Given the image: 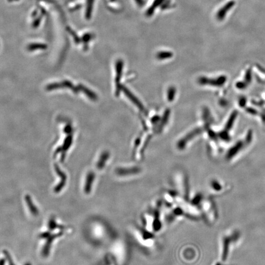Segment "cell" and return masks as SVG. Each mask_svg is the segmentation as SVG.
Returning a JSON list of instances; mask_svg holds the SVG:
<instances>
[{
  "instance_id": "cell-1",
  "label": "cell",
  "mask_w": 265,
  "mask_h": 265,
  "mask_svg": "<svg viewBox=\"0 0 265 265\" xmlns=\"http://www.w3.org/2000/svg\"><path fill=\"white\" fill-rule=\"evenodd\" d=\"M162 206L157 203L153 208L143 215L144 228L152 233L158 232L163 227Z\"/></svg>"
},
{
  "instance_id": "cell-2",
  "label": "cell",
  "mask_w": 265,
  "mask_h": 265,
  "mask_svg": "<svg viewBox=\"0 0 265 265\" xmlns=\"http://www.w3.org/2000/svg\"><path fill=\"white\" fill-rule=\"evenodd\" d=\"M109 228L101 221H93L91 234L93 241L96 243H104L110 237Z\"/></svg>"
},
{
  "instance_id": "cell-3",
  "label": "cell",
  "mask_w": 265,
  "mask_h": 265,
  "mask_svg": "<svg viewBox=\"0 0 265 265\" xmlns=\"http://www.w3.org/2000/svg\"><path fill=\"white\" fill-rule=\"evenodd\" d=\"M133 234L136 239L142 246L151 247L155 244V236L153 233L144 228L136 226L133 229Z\"/></svg>"
},
{
  "instance_id": "cell-4",
  "label": "cell",
  "mask_w": 265,
  "mask_h": 265,
  "mask_svg": "<svg viewBox=\"0 0 265 265\" xmlns=\"http://www.w3.org/2000/svg\"><path fill=\"white\" fill-rule=\"evenodd\" d=\"M96 175L93 171L88 172L85 177L83 186V191L86 195L91 194L95 188L96 185Z\"/></svg>"
},
{
  "instance_id": "cell-5",
  "label": "cell",
  "mask_w": 265,
  "mask_h": 265,
  "mask_svg": "<svg viewBox=\"0 0 265 265\" xmlns=\"http://www.w3.org/2000/svg\"><path fill=\"white\" fill-rule=\"evenodd\" d=\"M140 172V169L138 167H123L117 168L115 170L116 175L120 177H128L132 175H137Z\"/></svg>"
},
{
  "instance_id": "cell-6",
  "label": "cell",
  "mask_w": 265,
  "mask_h": 265,
  "mask_svg": "<svg viewBox=\"0 0 265 265\" xmlns=\"http://www.w3.org/2000/svg\"><path fill=\"white\" fill-rule=\"evenodd\" d=\"M63 232L62 231H61V232H60L58 233H56L55 234H50V236L47 238V242L45 243V245H44V248L42 249V254L43 256L46 257V256H48V253L50 252V248L51 244H52V242L53 240L55 239V238L61 236L63 235Z\"/></svg>"
},
{
  "instance_id": "cell-7",
  "label": "cell",
  "mask_w": 265,
  "mask_h": 265,
  "mask_svg": "<svg viewBox=\"0 0 265 265\" xmlns=\"http://www.w3.org/2000/svg\"><path fill=\"white\" fill-rule=\"evenodd\" d=\"M55 169L56 171V173L58 174V175L61 177V182L60 183H58L56 186L54 188V191L55 193H59L63 188V187L65 186L66 183V174L62 172L58 167V166H56L55 167Z\"/></svg>"
},
{
  "instance_id": "cell-8",
  "label": "cell",
  "mask_w": 265,
  "mask_h": 265,
  "mask_svg": "<svg viewBox=\"0 0 265 265\" xmlns=\"http://www.w3.org/2000/svg\"><path fill=\"white\" fill-rule=\"evenodd\" d=\"M25 201L26 202L27 204V205L30 210V212L33 215H37L39 213V210L37 209V208L36 207V205L33 204V201L31 199V198L29 195L26 194L25 196Z\"/></svg>"
},
{
  "instance_id": "cell-9",
  "label": "cell",
  "mask_w": 265,
  "mask_h": 265,
  "mask_svg": "<svg viewBox=\"0 0 265 265\" xmlns=\"http://www.w3.org/2000/svg\"><path fill=\"white\" fill-rule=\"evenodd\" d=\"M57 227H59L60 229H64V226H58L57 224L56 223V221L55 220L54 218H51L48 221V228L50 230H53Z\"/></svg>"
},
{
  "instance_id": "cell-10",
  "label": "cell",
  "mask_w": 265,
  "mask_h": 265,
  "mask_svg": "<svg viewBox=\"0 0 265 265\" xmlns=\"http://www.w3.org/2000/svg\"><path fill=\"white\" fill-rule=\"evenodd\" d=\"M2 252H3V253H4V256H5V257H6V258L7 259L8 263H9V265H15L14 263H13V261H12V259L10 255H9V253L6 250H4L2 251Z\"/></svg>"
},
{
  "instance_id": "cell-11",
  "label": "cell",
  "mask_w": 265,
  "mask_h": 265,
  "mask_svg": "<svg viewBox=\"0 0 265 265\" xmlns=\"http://www.w3.org/2000/svg\"><path fill=\"white\" fill-rule=\"evenodd\" d=\"M50 235V233L49 232H42V234H40V238H43V239H45V238H48Z\"/></svg>"
},
{
  "instance_id": "cell-12",
  "label": "cell",
  "mask_w": 265,
  "mask_h": 265,
  "mask_svg": "<svg viewBox=\"0 0 265 265\" xmlns=\"http://www.w3.org/2000/svg\"><path fill=\"white\" fill-rule=\"evenodd\" d=\"M212 186H213V187L215 189V190H220V185L217 183V182H213L212 183Z\"/></svg>"
},
{
  "instance_id": "cell-13",
  "label": "cell",
  "mask_w": 265,
  "mask_h": 265,
  "mask_svg": "<svg viewBox=\"0 0 265 265\" xmlns=\"http://www.w3.org/2000/svg\"><path fill=\"white\" fill-rule=\"evenodd\" d=\"M5 264V259L2 258L0 259V265H4Z\"/></svg>"
},
{
  "instance_id": "cell-14",
  "label": "cell",
  "mask_w": 265,
  "mask_h": 265,
  "mask_svg": "<svg viewBox=\"0 0 265 265\" xmlns=\"http://www.w3.org/2000/svg\"><path fill=\"white\" fill-rule=\"evenodd\" d=\"M25 265H31V264H30V263H26V264H25Z\"/></svg>"
}]
</instances>
